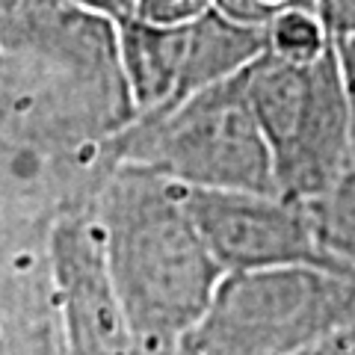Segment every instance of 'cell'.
<instances>
[{"mask_svg":"<svg viewBox=\"0 0 355 355\" xmlns=\"http://www.w3.org/2000/svg\"><path fill=\"white\" fill-rule=\"evenodd\" d=\"M48 270L65 355H133V335L110 282L89 198L65 207L48 231Z\"/></svg>","mask_w":355,"mask_h":355,"instance_id":"7","label":"cell"},{"mask_svg":"<svg viewBox=\"0 0 355 355\" xmlns=\"http://www.w3.org/2000/svg\"><path fill=\"white\" fill-rule=\"evenodd\" d=\"M335 39L314 6H291L266 24V51L291 62H308L326 53Z\"/></svg>","mask_w":355,"mask_h":355,"instance_id":"9","label":"cell"},{"mask_svg":"<svg viewBox=\"0 0 355 355\" xmlns=\"http://www.w3.org/2000/svg\"><path fill=\"white\" fill-rule=\"evenodd\" d=\"M314 216L326 252L355 275V154L331 193L314 205Z\"/></svg>","mask_w":355,"mask_h":355,"instance_id":"8","label":"cell"},{"mask_svg":"<svg viewBox=\"0 0 355 355\" xmlns=\"http://www.w3.org/2000/svg\"><path fill=\"white\" fill-rule=\"evenodd\" d=\"M107 166H142L184 190L279 193L243 71L157 116L128 119L104 139Z\"/></svg>","mask_w":355,"mask_h":355,"instance_id":"2","label":"cell"},{"mask_svg":"<svg viewBox=\"0 0 355 355\" xmlns=\"http://www.w3.org/2000/svg\"><path fill=\"white\" fill-rule=\"evenodd\" d=\"M314 9L329 27L331 39L355 33V0H314Z\"/></svg>","mask_w":355,"mask_h":355,"instance_id":"12","label":"cell"},{"mask_svg":"<svg viewBox=\"0 0 355 355\" xmlns=\"http://www.w3.org/2000/svg\"><path fill=\"white\" fill-rule=\"evenodd\" d=\"M214 0H137V18L148 24H181L207 12Z\"/></svg>","mask_w":355,"mask_h":355,"instance_id":"11","label":"cell"},{"mask_svg":"<svg viewBox=\"0 0 355 355\" xmlns=\"http://www.w3.org/2000/svg\"><path fill=\"white\" fill-rule=\"evenodd\" d=\"M243 86L270 151L275 190L317 205L355 154V128L335 44L308 62L263 51L243 69Z\"/></svg>","mask_w":355,"mask_h":355,"instance_id":"3","label":"cell"},{"mask_svg":"<svg viewBox=\"0 0 355 355\" xmlns=\"http://www.w3.org/2000/svg\"><path fill=\"white\" fill-rule=\"evenodd\" d=\"M266 51V27L240 24L216 6L181 24L130 18L116 27V53L130 119L157 116L240 74Z\"/></svg>","mask_w":355,"mask_h":355,"instance_id":"5","label":"cell"},{"mask_svg":"<svg viewBox=\"0 0 355 355\" xmlns=\"http://www.w3.org/2000/svg\"><path fill=\"white\" fill-rule=\"evenodd\" d=\"M69 3L113 27H121L130 18H137V0H69Z\"/></svg>","mask_w":355,"mask_h":355,"instance_id":"13","label":"cell"},{"mask_svg":"<svg viewBox=\"0 0 355 355\" xmlns=\"http://www.w3.org/2000/svg\"><path fill=\"white\" fill-rule=\"evenodd\" d=\"M89 214L133 355H178L225 279L181 190L142 166L113 163L89 196Z\"/></svg>","mask_w":355,"mask_h":355,"instance_id":"1","label":"cell"},{"mask_svg":"<svg viewBox=\"0 0 355 355\" xmlns=\"http://www.w3.org/2000/svg\"><path fill=\"white\" fill-rule=\"evenodd\" d=\"M178 190L187 214L225 275L282 270V266L347 272L320 240L314 205L296 202L282 193L184 190V187Z\"/></svg>","mask_w":355,"mask_h":355,"instance_id":"6","label":"cell"},{"mask_svg":"<svg viewBox=\"0 0 355 355\" xmlns=\"http://www.w3.org/2000/svg\"><path fill=\"white\" fill-rule=\"evenodd\" d=\"M222 15L240 21V24L266 27L270 21L291 6H314V0H214Z\"/></svg>","mask_w":355,"mask_h":355,"instance_id":"10","label":"cell"},{"mask_svg":"<svg viewBox=\"0 0 355 355\" xmlns=\"http://www.w3.org/2000/svg\"><path fill=\"white\" fill-rule=\"evenodd\" d=\"M335 53H338L343 89H347V101H349V113H352V128H355V33H347V36L335 39Z\"/></svg>","mask_w":355,"mask_h":355,"instance_id":"14","label":"cell"},{"mask_svg":"<svg viewBox=\"0 0 355 355\" xmlns=\"http://www.w3.org/2000/svg\"><path fill=\"white\" fill-rule=\"evenodd\" d=\"M355 326V275L282 266L228 272L178 355H299Z\"/></svg>","mask_w":355,"mask_h":355,"instance_id":"4","label":"cell"}]
</instances>
